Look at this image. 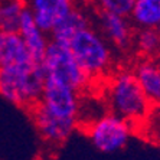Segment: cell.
<instances>
[{
    "label": "cell",
    "instance_id": "9",
    "mask_svg": "<svg viewBox=\"0 0 160 160\" xmlns=\"http://www.w3.org/2000/svg\"><path fill=\"white\" fill-rule=\"evenodd\" d=\"M25 3L38 26L51 35L53 28L79 2L78 0H25Z\"/></svg>",
    "mask_w": 160,
    "mask_h": 160
},
{
    "label": "cell",
    "instance_id": "4",
    "mask_svg": "<svg viewBox=\"0 0 160 160\" xmlns=\"http://www.w3.org/2000/svg\"><path fill=\"white\" fill-rule=\"evenodd\" d=\"M45 75L41 63L0 68V97L29 111L41 100Z\"/></svg>",
    "mask_w": 160,
    "mask_h": 160
},
{
    "label": "cell",
    "instance_id": "8",
    "mask_svg": "<svg viewBox=\"0 0 160 160\" xmlns=\"http://www.w3.org/2000/svg\"><path fill=\"white\" fill-rule=\"evenodd\" d=\"M29 114L32 117L38 134L46 144L51 146H59L65 143L81 127L79 121L61 118L52 112H49L39 102H36L30 108Z\"/></svg>",
    "mask_w": 160,
    "mask_h": 160
},
{
    "label": "cell",
    "instance_id": "12",
    "mask_svg": "<svg viewBox=\"0 0 160 160\" xmlns=\"http://www.w3.org/2000/svg\"><path fill=\"white\" fill-rule=\"evenodd\" d=\"M92 12L94 9L91 4L78 3L53 28V30L51 32V39L68 43L79 30L94 23Z\"/></svg>",
    "mask_w": 160,
    "mask_h": 160
},
{
    "label": "cell",
    "instance_id": "18",
    "mask_svg": "<svg viewBox=\"0 0 160 160\" xmlns=\"http://www.w3.org/2000/svg\"><path fill=\"white\" fill-rule=\"evenodd\" d=\"M142 126H149L150 137H156L160 140V108H153L152 112L149 114V117L146 118V121Z\"/></svg>",
    "mask_w": 160,
    "mask_h": 160
},
{
    "label": "cell",
    "instance_id": "13",
    "mask_svg": "<svg viewBox=\"0 0 160 160\" xmlns=\"http://www.w3.org/2000/svg\"><path fill=\"white\" fill-rule=\"evenodd\" d=\"M18 32L22 36L23 42L26 45V48L30 52L32 58L36 62H41L45 52H46L49 42H51V35L46 33L45 30H42L38 26L32 13L28 9H25V12H23Z\"/></svg>",
    "mask_w": 160,
    "mask_h": 160
},
{
    "label": "cell",
    "instance_id": "15",
    "mask_svg": "<svg viewBox=\"0 0 160 160\" xmlns=\"http://www.w3.org/2000/svg\"><path fill=\"white\" fill-rule=\"evenodd\" d=\"M133 52L137 58H160V33L157 29H136Z\"/></svg>",
    "mask_w": 160,
    "mask_h": 160
},
{
    "label": "cell",
    "instance_id": "16",
    "mask_svg": "<svg viewBox=\"0 0 160 160\" xmlns=\"http://www.w3.org/2000/svg\"><path fill=\"white\" fill-rule=\"evenodd\" d=\"M25 9V0H0V32L18 30Z\"/></svg>",
    "mask_w": 160,
    "mask_h": 160
},
{
    "label": "cell",
    "instance_id": "19",
    "mask_svg": "<svg viewBox=\"0 0 160 160\" xmlns=\"http://www.w3.org/2000/svg\"><path fill=\"white\" fill-rule=\"evenodd\" d=\"M79 3H84V4H91L92 6V3L95 2V0H78Z\"/></svg>",
    "mask_w": 160,
    "mask_h": 160
},
{
    "label": "cell",
    "instance_id": "20",
    "mask_svg": "<svg viewBox=\"0 0 160 160\" xmlns=\"http://www.w3.org/2000/svg\"><path fill=\"white\" fill-rule=\"evenodd\" d=\"M157 30H159V33H160V25H159V28H157Z\"/></svg>",
    "mask_w": 160,
    "mask_h": 160
},
{
    "label": "cell",
    "instance_id": "6",
    "mask_svg": "<svg viewBox=\"0 0 160 160\" xmlns=\"http://www.w3.org/2000/svg\"><path fill=\"white\" fill-rule=\"evenodd\" d=\"M82 100L84 94L75 91L71 87L45 78L41 100L38 102L61 118L75 120L81 123Z\"/></svg>",
    "mask_w": 160,
    "mask_h": 160
},
{
    "label": "cell",
    "instance_id": "2",
    "mask_svg": "<svg viewBox=\"0 0 160 160\" xmlns=\"http://www.w3.org/2000/svg\"><path fill=\"white\" fill-rule=\"evenodd\" d=\"M68 45L75 59L78 61L85 74L92 79L95 87H98L101 81H104L118 67V52L108 43L94 23L79 30L68 42Z\"/></svg>",
    "mask_w": 160,
    "mask_h": 160
},
{
    "label": "cell",
    "instance_id": "10",
    "mask_svg": "<svg viewBox=\"0 0 160 160\" xmlns=\"http://www.w3.org/2000/svg\"><path fill=\"white\" fill-rule=\"evenodd\" d=\"M153 108H160V58H137L131 65Z\"/></svg>",
    "mask_w": 160,
    "mask_h": 160
},
{
    "label": "cell",
    "instance_id": "14",
    "mask_svg": "<svg viewBox=\"0 0 160 160\" xmlns=\"http://www.w3.org/2000/svg\"><path fill=\"white\" fill-rule=\"evenodd\" d=\"M128 18L136 29H157L160 25V0H136Z\"/></svg>",
    "mask_w": 160,
    "mask_h": 160
},
{
    "label": "cell",
    "instance_id": "3",
    "mask_svg": "<svg viewBox=\"0 0 160 160\" xmlns=\"http://www.w3.org/2000/svg\"><path fill=\"white\" fill-rule=\"evenodd\" d=\"M41 67L46 79L71 87L84 95L95 92V84L81 68L69 45L65 42L51 39L41 61Z\"/></svg>",
    "mask_w": 160,
    "mask_h": 160
},
{
    "label": "cell",
    "instance_id": "5",
    "mask_svg": "<svg viewBox=\"0 0 160 160\" xmlns=\"http://www.w3.org/2000/svg\"><path fill=\"white\" fill-rule=\"evenodd\" d=\"M91 144L102 153H114L124 149L137 133V127L114 112L105 111L81 124Z\"/></svg>",
    "mask_w": 160,
    "mask_h": 160
},
{
    "label": "cell",
    "instance_id": "11",
    "mask_svg": "<svg viewBox=\"0 0 160 160\" xmlns=\"http://www.w3.org/2000/svg\"><path fill=\"white\" fill-rule=\"evenodd\" d=\"M36 63L18 30L0 32V68H15ZM41 63V62H39Z\"/></svg>",
    "mask_w": 160,
    "mask_h": 160
},
{
    "label": "cell",
    "instance_id": "7",
    "mask_svg": "<svg viewBox=\"0 0 160 160\" xmlns=\"http://www.w3.org/2000/svg\"><path fill=\"white\" fill-rule=\"evenodd\" d=\"M94 25L118 53L133 52L136 28L128 16L94 9Z\"/></svg>",
    "mask_w": 160,
    "mask_h": 160
},
{
    "label": "cell",
    "instance_id": "1",
    "mask_svg": "<svg viewBox=\"0 0 160 160\" xmlns=\"http://www.w3.org/2000/svg\"><path fill=\"white\" fill-rule=\"evenodd\" d=\"M95 92L101 95L105 110L137 127L142 126L153 107L143 92L131 67L118 65L104 81L98 84Z\"/></svg>",
    "mask_w": 160,
    "mask_h": 160
},
{
    "label": "cell",
    "instance_id": "17",
    "mask_svg": "<svg viewBox=\"0 0 160 160\" xmlns=\"http://www.w3.org/2000/svg\"><path fill=\"white\" fill-rule=\"evenodd\" d=\"M136 0H95L92 3L94 9L98 10H107L112 13H118V15L128 16L130 10Z\"/></svg>",
    "mask_w": 160,
    "mask_h": 160
}]
</instances>
